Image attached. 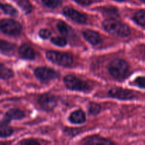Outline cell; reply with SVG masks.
Wrapping results in <instances>:
<instances>
[{
    "mask_svg": "<svg viewBox=\"0 0 145 145\" xmlns=\"http://www.w3.org/2000/svg\"><path fill=\"white\" fill-rule=\"evenodd\" d=\"M39 35L42 38L47 39V38H48L51 35V33L50 31L48 29H42L40 31Z\"/></svg>",
    "mask_w": 145,
    "mask_h": 145,
    "instance_id": "27",
    "label": "cell"
},
{
    "mask_svg": "<svg viewBox=\"0 0 145 145\" xmlns=\"http://www.w3.org/2000/svg\"><path fill=\"white\" fill-rule=\"evenodd\" d=\"M101 110V106L96 103H91L89 106V112L91 114L95 115L99 113Z\"/></svg>",
    "mask_w": 145,
    "mask_h": 145,
    "instance_id": "24",
    "label": "cell"
},
{
    "mask_svg": "<svg viewBox=\"0 0 145 145\" xmlns=\"http://www.w3.org/2000/svg\"><path fill=\"white\" fill-rule=\"evenodd\" d=\"M117 1H123V0H117Z\"/></svg>",
    "mask_w": 145,
    "mask_h": 145,
    "instance_id": "31",
    "label": "cell"
},
{
    "mask_svg": "<svg viewBox=\"0 0 145 145\" xmlns=\"http://www.w3.org/2000/svg\"><path fill=\"white\" fill-rule=\"evenodd\" d=\"M67 87L72 90L80 91H88L90 90V86L84 81L81 80L79 78L72 75L66 76L64 79Z\"/></svg>",
    "mask_w": 145,
    "mask_h": 145,
    "instance_id": "3",
    "label": "cell"
},
{
    "mask_svg": "<svg viewBox=\"0 0 145 145\" xmlns=\"http://www.w3.org/2000/svg\"><path fill=\"white\" fill-rule=\"evenodd\" d=\"M135 84L139 87L145 89V76H139L135 80Z\"/></svg>",
    "mask_w": 145,
    "mask_h": 145,
    "instance_id": "25",
    "label": "cell"
},
{
    "mask_svg": "<svg viewBox=\"0 0 145 145\" xmlns=\"http://www.w3.org/2000/svg\"><path fill=\"white\" fill-rule=\"evenodd\" d=\"M14 75L13 72L8 68L2 65H0V79H8L11 78Z\"/></svg>",
    "mask_w": 145,
    "mask_h": 145,
    "instance_id": "16",
    "label": "cell"
},
{
    "mask_svg": "<svg viewBox=\"0 0 145 145\" xmlns=\"http://www.w3.org/2000/svg\"><path fill=\"white\" fill-rule=\"evenodd\" d=\"M47 57L52 62L62 66H70L73 63V57L67 53L50 51L47 53Z\"/></svg>",
    "mask_w": 145,
    "mask_h": 145,
    "instance_id": "5",
    "label": "cell"
},
{
    "mask_svg": "<svg viewBox=\"0 0 145 145\" xmlns=\"http://www.w3.org/2000/svg\"><path fill=\"white\" fill-rule=\"evenodd\" d=\"M0 8H1L6 14H9L11 16H16L17 14V11L16 10V8H14L12 6L9 5V4H1L0 2Z\"/></svg>",
    "mask_w": 145,
    "mask_h": 145,
    "instance_id": "18",
    "label": "cell"
},
{
    "mask_svg": "<svg viewBox=\"0 0 145 145\" xmlns=\"http://www.w3.org/2000/svg\"><path fill=\"white\" fill-rule=\"evenodd\" d=\"M22 28L19 23L11 19L0 21V30L4 33L9 35H18L21 33Z\"/></svg>",
    "mask_w": 145,
    "mask_h": 145,
    "instance_id": "4",
    "label": "cell"
},
{
    "mask_svg": "<svg viewBox=\"0 0 145 145\" xmlns=\"http://www.w3.org/2000/svg\"><path fill=\"white\" fill-rule=\"evenodd\" d=\"M69 120L72 123H75V124H81V123H84L86 120L84 113L81 110L73 112L69 116Z\"/></svg>",
    "mask_w": 145,
    "mask_h": 145,
    "instance_id": "13",
    "label": "cell"
},
{
    "mask_svg": "<svg viewBox=\"0 0 145 145\" xmlns=\"http://www.w3.org/2000/svg\"><path fill=\"white\" fill-rule=\"evenodd\" d=\"M51 41L55 45H58V46H65L67 44L66 39L62 38V37H55V38H52L51 39Z\"/></svg>",
    "mask_w": 145,
    "mask_h": 145,
    "instance_id": "23",
    "label": "cell"
},
{
    "mask_svg": "<svg viewBox=\"0 0 145 145\" xmlns=\"http://www.w3.org/2000/svg\"><path fill=\"white\" fill-rule=\"evenodd\" d=\"M24 117V113L18 109H11L6 114V118L8 120H18Z\"/></svg>",
    "mask_w": 145,
    "mask_h": 145,
    "instance_id": "14",
    "label": "cell"
},
{
    "mask_svg": "<svg viewBox=\"0 0 145 145\" xmlns=\"http://www.w3.org/2000/svg\"><path fill=\"white\" fill-rule=\"evenodd\" d=\"M134 18L137 24L145 27V11H140L137 12L135 15Z\"/></svg>",
    "mask_w": 145,
    "mask_h": 145,
    "instance_id": "19",
    "label": "cell"
},
{
    "mask_svg": "<svg viewBox=\"0 0 145 145\" xmlns=\"http://www.w3.org/2000/svg\"><path fill=\"white\" fill-rule=\"evenodd\" d=\"M20 145H40V144L37 140L28 139V140H23Z\"/></svg>",
    "mask_w": 145,
    "mask_h": 145,
    "instance_id": "26",
    "label": "cell"
},
{
    "mask_svg": "<svg viewBox=\"0 0 145 145\" xmlns=\"http://www.w3.org/2000/svg\"><path fill=\"white\" fill-rule=\"evenodd\" d=\"M108 70L110 74L116 79H123L128 73V64L123 59H114L110 63Z\"/></svg>",
    "mask_w": 145,
    "mask_h": 145,
    "instance_id": "2",
    "label": "cell"
},
{
    "mask_svg": "<svg viewBox=\"0 0 145 145\" xmlns=\"http://www.w3.org/2000/svg\"><path fill=\"white\" fill-rule=\"evenodd\" d=\"M15 45L5 40H0V50L5 54L12 53L15 50Z\"/></svg>",
    "mask_w": 145,
    "mask_h": 145,
    "instance_id": "15",
    "label": "cell"
},
{
    "mask_svg": "<svg viewBox=\"0 0 145 145\" xmlns=\"http://www.w3.org/2000/svg\"><path fill=\"white\" fill-rule=\"evenodd\" d=\"M43 4L49 8H56L60 4V0H42Z\"/></svg>",
    "mask_w": 145,
    "mask_h": 145,
    "instance_id": "22",
    "label": "cell"
},
{
    "mask_svg": "<svg viewBox=\"0 0 145 145\" xmlns=\"http://www.w3.org/2000/svg\"><path fill=\"white\" fill-rule=\"evenodd\" d=\"M76 3L81 4V5L87 6L91 3V0H74Z\"/></svg>",
    "mask_w": 145,
    "mask_h": 145,
    "instance_id": "28",
    "label": "cell"
},
{
    "mask_svg": "<svg viewBox=\"0 0 145 145\" xmlns=\"http://www.w3.org/2000/svg\"><path fill=\"white\" fill-rule=\"evenodd\" d=\"M63 12L67 16L77 23L84 24L87 20V17L86 16V15L79 12L74 8H69V7H66L64 8Z\"/></svg>",
    "mask_w": 145,
    "mask_h": 145,
    "instance_id": "9",
    "label": "cell"
},
{
    "mask_svg": "<svg viewBox=\"0 0 145 145\" xmlns=\"http://www.w3.org/2000/svg\"><path fill=\"white\" fill-rule=\"evenodd\" d=\"M18 4L25 13L28 14L29 12H31V5L28 0H18Z\"/></svg>",
    "mask_w": 145,
    "mask_h": 145,
    "instance_id": "21",
    "label": "cell"
},
{
    "mask_svg": "<svg viewBox=\"0 0 145 145\" xmlns=\"http://www.w3.org/2000/svg\"><path fill=\"white\" fill-rule=\"evenodd\" d=\"M83 35L85 39L89 41L92 45H97L101 42V39L99 34L91 30H86L84 31Z\"/></svg>",
    "mask_w": 145,
    "mask_h": 145,
    "instance_id": "11",
    "label": "cell"
},
{
    "mask_svg": "<svg viewBox=\"0 0 145 145\" xmlns=\"http://www.w3.org/2000/svg\"><path fill=\"white\" fill-rule=\"evenodd\" d=\"M35 74L42 82H48L57 76V73L48 67H39L35 69Z\"/></svg>",
    "mask_w": 145,
    "mask_h": 145,
    "instance_id": "6",
    "label": "cell"
},
{
    "mask_svg": "<svg viewBox=\"0 0 145 145\" xmlns=\"http://www.w3.org/2000/svg\"><path fill=\"white\" fill-rule=\"evenodd\" d=\"M13 133V129L6 124L0 125V137H7L11 135Z\"/></svg>",
    "mask_w": 145,
    "mask_h": 145,
    "instance_id": "17",
    "label": "cell"
},
{
    "mask_svg": "<svg viewBox=\"0 0 145 145\" xmlns=\"http://www.w3.org/2000/svg\"><path fill=\"white\" fill-rule=\"evenodd\" d=\"M0 145H11L10 142H0Z\"/></svg>",
    "mask_w": 145,
    "mask_h": 145,
    "instance_id": "29",
    "label": "cell"
},
{
    "mask_svg": "<svg viewBox=\"0 0 145 145\" xmlns=\"http://www.w3.org/2000/svg\"><path fill=\"white\" fill-rule=\"evenodd\" d=\"M84 145H116V144L107 139L93 137L87 140Z\"/></svg>",
    "mask_w": 145,
    "mask_h": 145,
    "instance_id": "12",
    "label": "cell"
},
{
    "mask_svg": "<svg viewBox=\"0 0 145 145\" xmlns=\"http://www.w3.org/2000/svg\"><path fill=\"white\" fill-rule=\"evenodd\" d=\"M105 30L110 34L120 37L130 35V28L127 25L115 19H108L103 22Z\"/></svg>",
    "mask_w": 145,
    "mask_h": 145,
    "instance_id": "1",
    "label": "cell"
},
{
    "mask_svg": "<svg viewBox=\"0 0 145 145\" xmlns=\"http://www.w3.org/2000/svg\"><path fill=\"white\" fill-rule=\"evenodd\" d=\"M141 1H142V2H143V3H144V4H145V0H141Z\"/></svg>",
    "mask_w": 145,
    "mask_h": 145,
    "instance_id": "30",
    "label": "cell"
},
{
    "mask_svg": "<svg viewBox=\"0 0 145 145\" xmlns=\"http://www.w3.org/2000/svg\"><path fill=\"white\" fill-rule=\"evenodd\" d=\"M18 53L21 57L26 59H33L35 57V52L34 50L27 44L21 45L18 50Z\"/></svg>",
    "mask_w": 145,
    "mask_h": 145,
    "instance_id": "10",
    "label": "cell"
},
{
    "mask_svg": "<svg viewBox=\"0 0 145 145\" xmlns=\"http://www.w3.org/2000/svg\"><path fill=\"white\" fill-rule=\"evenodd\" d=\"M57 28L59 32L62 35H67L69 33V27L65 22L60 21L58 23L57 25Z\"/></svg>",
    "mask_w": 145,
    "mask_h": 145,
    "instance_id": "20",
    "label": "cell"
},
{
    "mask_svg": "<svg viewBox=\"0 0 145 145\" xmlns=\"http://www.w3.org/2000/svg\"><path fill=\"white\" fill-rule=\"evenodd\" d=\"M108 94L111 97L122 100H129L135 98V94L133 91L121 88H114L110 89Z\"/></svg>",
    "mask_w": 145,
    "mask_h": 145,
    "instance_id": "7",
    "label": "cell"
},
{
    "mask_svg": "<svg viewBox=\"0 0 145 145\" xmlns=\"http://www.w3.org/2000/svg\"><path fill=\"white\" fill-rule=\"evenodd\" d=\"M40 105L45 110H52L57 104V100L55 96L49 94H43L39 97Z\"/></svg>",
    "mask_w": 145,
    "mask_h": 145,
    "instance_id": "8",
    "label": "cell"
}]
</instances>
